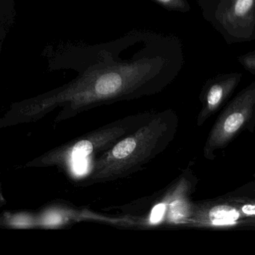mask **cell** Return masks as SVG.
Masks as SVG:
<instances>
[{"label": "cell", "mask_w": 255, "mask_h": 255, "mask_svg": "<svg viewBox=\"0 0 255 255\" xmlns=\"http://www.w3.org/2000/svg\"><path fill=\"white\" fill-rule=\"evenodd\" d=\"M183 65V44L177 37L129 31L103 45L93 62L71 83L23 101L20 113L34 122L62 108L59 122L100 106L152 96L170 86Z\"/></svg>", "instance_id": "cell-1"}, {"label": "cell", "mask_w": 255, "mask_h": 255, "mask_svg": "<svg viewBox=\"0 0 255 255\" xmlns=\"http://www.w3.org/2000/svg\"><path fill=\"white\" fill-rule=\"evenodd\" d=\"M178 125V117L172 110L152 113L135 130L101 153L92 165L87 183L114 181L142 169L168 148Z\"/></svg>", "instance_id": "cell-2"}, {"label": "cell", "mask_w": 255, "mask_h": 255, "mask_svg": "<svg viewBox=\"0 0 255 255\" xmlns=\"http://www.w3.org/2000/svg\"><path fill=\"white\" fill-rule=\"evenodd\" d=\"M152 113H140L116 120L56 147L28 163L29 167H67L91 155L103 153L142 125Z\"/></svg>", "instance_id": "cell-3"}, {"label": "cell", "mask_w": 255, "mask_h": 255, "mask_svg": "<svg viewBox=\"0 0 255 255\" xmlns=\"http://www.w3.org/2000/svg\"><path fill=\"white\" fill-rule=\"evenodd\" d=\"M203 18L228 44L255 39V0H197Z\"/></svg>", "instance_id": "cell-4"}, {"label": "cell", "mask_w": 255, "mask_h": 255, "mask_svg": "<svg viewBox=\"0 0 255 255\" xmlns=\"http://www.w3.org/2000/svg\"><path fill=\"white\" fill-rule=\"evenodd\" d=\"M225 106L204 144V156L208 160H214L217 152L227 147L253 120L255 82L246 86Z\"/></svg>", "instance_id": "cell-5"}, {"label": "cell", "mask_w": 255, "mask_h": 255, "mask_svg": "<svg viewBox=\"0 0 255 255\" xmlns=\"http://www.w3.org/2000/svg\"><path fill=\"white\" fill-rule=\"evenodd\" d=\"M255 198L226 195L192 205L186 224L206 227L244 225L255 223Z\"/></svg>", "instance_id": "cell-6"}, {"label": "cell", "mask_w": 255, "mask_h": 255, "mask_svg": "<svg viewBox=\"0 0 255 255\" xmlns=\"http://www.w3.org/2000/svg\"><path fill=\"white\" fill-rule=\"evenodd\" d=\"M243 76L240 72L224 73L207 80L200 94L201 107L197 118V126H203L228 103Z\"/></svg>", "instance_id": "cell-7"}, {"label": "cell", "mask_w": 255, "mask_h": 255, "mask_svg": "<svg viewBox=\"0 0 255 255\" xmlns=\"http://www.w3.org/2000/svg\"><path fill=\"white\" fill-rule=\"evenodd\" d=\"M92 218L94 217L87 211H79L66 207H53L46 209L39 214H33V225L34 228L56 229Z\"/></svg>", "instance_id": "cell-8"}, {"label": "cell", "mask_w": 255, "mask_h": 255, "mask_svg": "<svg viewBox=\"0 0 255 255\" xmlns=\"http://www.w3.org/2000/svg\"><path fill=\"white\" fill-rule=\"evenodd\" d=\"M3 224L14 228H33V214L28 213H13L4 216Z\"/></svg>", "instance_id": "cell-9"}, {"label": "cell", "mask_w": 255, "mask_h": 255, "mask_svg": "<svg viewBox=\"0 0 255 255\" xmlns=\"http://www.w3.org/2000/svg\"><path fill=\"white\" fill-rule=\"evenodd\" d=\"M162 8L173 12L188 13L191 6L188 0H150Z\"/></svg>", "instance_id": "cell-10"}, {"label": "cell", "mask_w": 255, "mask_h": 255, "mask_svg": "<svg viewBox=\"0 0 255 255\" xmlns=\"http://www.w3.org/2000/svg\"><path fill=\"white\" fill-rule=\"evenodd\" d=\"M238 62L246 71L251 74H255V51L249 52L246 54L242 55L238 58Z\"/></svg>", "instance_id": "cell-11"}]
</instances>
